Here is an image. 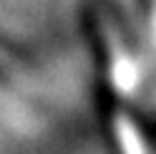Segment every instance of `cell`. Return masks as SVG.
I'll return each instance as SVG.
<instances>
[{"instance_id": "obj_1", "label": "cell", "mask_w": 156, "mask_h": 154, "mask_svg": "<svg viewBox=\"0 0 156 154\" xmlns=\"http://www.w3.org/2000/svg\"><path fill=\"white\" fill-rule=\"evenodd\" d=\"M23 58L13 46L0 41V104L18 101L23 86Z\"/></svg>"}]
</instances>
